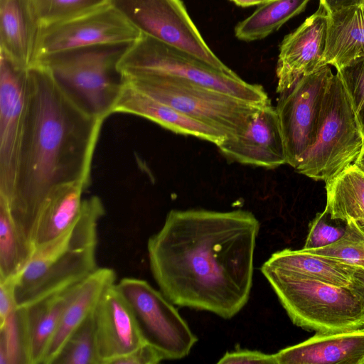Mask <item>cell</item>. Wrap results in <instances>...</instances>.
I'll list each match as a JSON object with an SVG mask.
<instances>
[{"mask_svg": "<svg viewBox=\"0 0 364 364\" xmlns=\"http://www.w3.org/2000/svg\"><path fill=\"white\" fill-rule=\"evenodd\" d=\"M259 223L244 210H171L147 242L150 269L173 304L236 315L247 303Z\"/></svg>", "mask_w": 364, "mask_h": 364, "instance_id": "1", "label": "cell"}, {"mask_svg": "<svg viewBox=\"0 0 364 364\" xmlns=\"http://www.w3.org/2000/svg\"><path fill=\"white\" fill-rule=\"evenodd\" d=\"M104 120L86 109L44 66L28 70L24 130L14 193L3 200L21 240L34 248L38 218L60 186L91 184Z\"/></svg>", "mask_w": 364, "mask_h": 364, "instance_id": "2", "label": "cell"}, {"mask_svg": "<svg viewBox=\"0 0 364 364\" xmlns=\"http://www.w3.org/2000/svg\"><path fill=\"white\" fill-rule=\"evenodd\" d=\"M105 213L98 196L83 199L73 225L53 241L35 250L26 266L14 278L16 308L82 282L99 268L97 226Z\"/></svg>", "mask_w": 364, "mask_h": 364, "instance_id": "3", "label": "cell"}, {"mask_svg": "<svg viewBox=\"0 0 364 364\" xmlns=\"http://www.w3.org/2000/svg\"><path fill=\"white\" fill-rule=\"evenodd\" d=\"M261 272L297 326L316 332L363 327L364 311L348 287L328 284L265 262Z\"/></svg>", "mask_w": 364, "mask_h": 364, "instance_id": "4", "label": "cell"}, {"mask_svg": "<svg viewBox=\"0 0 364 364\" xmlns=\"http://www.w3.org/2000/svg\"><path fill=\"white\" fill-rule=\"evenodd\" d=\"M132 43L65 50L43 56L35 64L46 68L86 109L105 120L112 114L123 82L118 63Z\"/></svg>", "mask_w": 364, "mask_h": 364, "instance_id": "5", "label": "cell"}, {"mask_svg": "<svg viewBox=\"0 0 364 364\" xmlns=\"http://www.w3.org/2000/svg\"><path fill=\"white\" fill-rule=\"evenodd\" d=\"M122 80L143 75L180 78L264 105L271 103L264 87L237 74L218 70L200 60L145 35L133 42L117 65Z\"/></svg>", "mask_w": 364, "mask_h": 364, "instance_id": "6", "label": "cell"}, {"mask_svg": "<svg viewBox=\"0 0 364 364\" xmlns=\"http://www.w3.org/2000/svg\"><path fill=\"white\" fill-rule=\"evenodd\" d=\"M363 144L360 124L336 73L325 92L314 141L294 169L327 182L354 163Z\"/></svg>", "mask_w": 364, "mask_h": 364, "instance_id": "7", "label": "cell"}, {"mask_svg": "<svg viewBox=\"0 0 364 364\" xmlns=\"http://www.w3.org/2000/svg\"><path fill=\"white\" fill-rule=\"evenodd\" d=\"M123 81L226 137L242 130L250 116L263 106L180 78L143 75Z\"/></svg>", "mask_w": 364, "mask_h": 364, "instance_id": "8", "label": "cell"}, {"mask_svg": "<svg viewBox=\"0 0 364 364\" xmlns=\"http://www.w3.org/2000/svg\"><path fill=\"white\" fill-rule=\"evenodd\" d=\"M108 4L141 34L182 50L218 70L236 74L208 47L181 0H108Z\"/></svg>", "mask_w": 364, "mask_h": 364, "instance_id": "9", "label": "cell"}, {"mask_svg": "<svg viewBox=\"0 0 364 364\" xmlns=\"http://www.w3.org/2000/svg\"><path fill=\"white\" fill-rule=\"evenodd\" d=\"M116 287L129 305L146 343L164 360L188 355L198 338L161 291L134 277L122 278Z\"/></svg>", "mask_w": 364, "mask_h": 364, "instance_id": "10", "label": "cell"}, {"mask_svg": "<svg viewBox=\"0 0 364 364\" xmlns=\"http://www.w3.org/2000/svg\"><path fill=\"white\" fill-rule=\"evenodd\" d=\"M333 73L326 65L301 77L279 95L275 107L284 139L287 164L295 168L311 146L323 98Z\"/></svg>", "mask_w": 364, "mask_h": 364, "instance_id": "11", "label": "cell"}, {"mask_svg": "<svg viewBox=\"0 0 364 364\" xmlns=\"http://www.w3.org/2000/svg\"><path fill=\"white\" fill-rule=\"evenodd\" d=\"M141 35L107 4L75 18L41 26L35 63L43 56L65 50L101 44L133 43Z\"/></svg>", "mask_w": 364, "mask_h": 364, "instance_id": "12", "label": "cell"}, {"mask_svg": "<svg viewBox=\"0 0 364 364\" xmlns=\"http://www.w3.org/2000/svg\"><path fill=\"white\" fill-rule=\"evenodd\" d=\"M28 70L0 53V199L12 197L24 130Z\"/></svg>", "mask_w": 364, "mask_h": 364, "instance_id": "13", "label": "cell"}, {"mask_svg": "<svg viewBox=\"0 0 364 364\" xmlns=\"http://www.w3.org/2000/svg\"><path fill=\"white\" fill-rule=\"evenodd\" d=\"M228 160L266 168L287 164V154L276 107L261 106L237 134L218 146Z\"/></svg>", "mask_w": 364, "mask_h": 364, "instance_id": "14", "label": "cell"}, {"mask_svg": "<svg viewBox=\"0 0 364 364\" xmlns=\"http://www.w3.org/2000/svg\"><path fill=\"white\" fill-rule=\"evenodd\" d=\"M93 317L99 364H114L146 343L129 305L115 283L102 294Z\"/></svg>", "mask_w": 364, "mask_h": 364, "instance_id": "15", "label": "cell"}, {"mask_svg": "<svg viewBox=\"0 0 364 364\" xmlns=\"http://www.w3.org/2000/svg\"><path fill=\"white\" fill-rule=\"evenodd\" d=\"M327 16L319 4L315 13L282 40L276 68L278 94L289 91L301 77L323 66Z\"/></svg>", "mask_w": 364, "mask_h": 364, "instance_id": "16", "label": "cell"}, {"mask_svg": "<svg viewBox=\"0 0 364 364\" xmlns=\"http://www.w3.org/2000/svg\"><path fill=\"white\" fill-rule=\"evenodd\" d=\"M83 281L17 308L26 364H42L62 316Z\"/></svg>", "mask_w": 364, "mask_h": 364, "instance_id": "17", "label": "cell"}, {"mask_svg": "<svg viewBox=\"0 0 364 364\" xmlns=\"http://www.w3.org/2000/svg\"><path fill=\"white\" fill-rule=\"evenodd\" d=\"M124 113L147 119L176 134L191 136L217 146L225 139L221 132L189 117L123 81L112 114Z\"/></svg>", "mask_w": 364, "mask_h": 364, "instance_id": "18", "label": "cell"}, {"mask_svg": "<svg viewBox=\"0 0 364 364\" xmlns=\"http://www.w3.org/2000/svg\"><path fill=\"white\" fill-rule=\"evenodd\" d=\"M274 355L277 364H363L364 328L316 332Z\"/></svg>", "mask_w": 364, "mask_h": 364, "instance_id": "19", "label": "cell"}, {"mask_svg": "<svg viewBox=\"0 0 364 364\" xmlns=\"http://www.w3.org/2000/svg\"><path fill=\"white\" fill-rule=\"evenodd\" d=\"M41 28L29 0H0V53L16 66L33 65Z\"/></svg>", "mask_w": 364, "mask_h": 364, "instance_id": "20", "label": "cell"}, {"mask_svg": "<svg viewBox=\"0 0 364 364\" xmlns=\"http://www.w3.org/2000/svg\"><path fill=\"white\" fill-rule=\"evenodd\" d=\"M327 13L323 65L339 70L364 58V7L355 6Z\"/></svg>", "mask_w": 364, "mask_h": 364, "instance_id": "21", "label": "cell"}, {"mask_svg": "<svg viewBox=\"0 0 364 364\" xmlns=\"http://www.w3.org/2000/svg\"><path fill=\"white\" fill-rule=\"evenodd\" d=\"M115 279L116 273L112 269L99 267L82 282L76 296L62 316L42 364H53L68 338L93 311L105 289L114 284Z\"/></svg>", "mask_w": 364, "mask_h": 364, "instance_id": "22", "label": "cell"}, {"mask_svg": "<svg viewBox=\"0 0 364 364\" xmlns=\"http://www.w3.org/2000/svg\"><path fill=\"white\" fill-rule=\"evenodd\" d=\"M87 188L83 183L75 182L60 186L52 192L38 218L35 250L53 241L73 225L81 210L82 196Z\"/></svg>", "mask_w": 364, "mask_h": 364, "instance_id": "23", "label": "cell"}, {"mask_svg": "<svg viewBox=\"0 0 364 364\" xmlns=\"http://www.w3.org/2000/svg\"><path fill=\"white\" fill-rule=\"evenodd\" d=\"M266 264L336 287H348L354 267L301 250L274 252Z\"/></svg>", "mask_w": 364, "mask_h": 364, "instance_id": "24", "label": "cell"}, {"mask_svg": "<svg viewBox=\"0 0 364 364\" xmlns=\"http://www.w3.org/2000/svg\"><path fill=\"white\" fill-rule=\"evenodd\" d=\"M326 184L324 210L330 217L364 223V174L353 164Z\"/></svg>", "mask_w": 364, "mask_h": 364, "instance_id": "25", "label": "cell"}, {"mask_svg": "<svg viewBox=\"0 0 364 364\" xmlns=\"http://www.w3.org/2000/svg\"><path fill=\"white\" fill-rule=\"evenodd\" d=\"M311 0H274L260 5L235 28V37L243 41L261 40L287 21L302 13Z\"/></svg>", "mask_w": 364, "mask_h": 364, "instance_id": "26", "label": "cell"}, {"mask_svg": "<svg viewBox=\"0 0 364 364\" xmlns=\"http://www.w3.org/2000/svg\"><path fill=\"white\" fill-rule=\"evenodd\" d=\"M33 253L18 235L6 203L0 200V281L18 275Z\"/></svg>", "mask_w": 364, "mask_h": 364, "instance_id": "27", "label": "cell"}, {"mask_svg": "<svg viewBox=\"0 0 364 364\" xmlns=\"http://www.w3.org/2000/svg\"><path fill=\"white\" fill-rule=\"evenodd\" d=\"M303 250L324 256L353 267H364V223H346L343 235L333 243L318 249Z\"/></svg>", "mask_w": 364, "mask_h": 364, "instance_id": "28", "label": "cell"}, {"mask_svg": "<svg viewBox=\"0 0 364 364\" xmlns=\"http://www.w3.org/2000/svg\"><path fill=\"white\" fill-rule=\"evenodd\" d=\"M53 364H99L93 311L70 336Z\"/></svg>", "mask_w": 364, "mask_h": 364, "instance_id": "29", "label": "cell"}, {"mask_svg": "<svg viewBox=\"0 0 364 364\" xmlns=\"http://www.w3.org/2000/svg\"><path fill=\"white\" fill-rule=\"evenodd\" d=\"M29 1L41 26L75 18L108 4V0Z\"/></svg>", "mask_w": 364, "mask_h": 364, "instance_id": "30", "label": "cell"}, {"mask_svg": "<svg viewBox=\"0 0 364 364\" xmlns=\"http://www.w3.org/2000/svg\"><path fill=\"white\" fill-rule=\"evenodd\" d=\"M0 364H26L17 308L0 325Z\"/></svg>", "mask_w": 364, "mask_h": 364, "instance_id": "31", "label": "cell"}, {"mask_svg": "<svg viewBox=\"0 0 364 364\" xmlns=\"http://www.w3.org/2000/svg\"><path fill=\"white\" fill-rule=\"evenodd\" d=\"M346 227V223L332 219L325 210L317 213L309 225L303 249H318L333 243L343 235Z\"/></svg>", "mask_w": 364, "mask_h": 364, "instance_id": "32", "label": "cell"}, {"mask_svg": "<svg viewBox=\"0 0 364 364\" xmlns=\"http://www.w3.org/2000/svg\"><path fill=\"white\" fill-rule=\"evenodd\" d=\"M350 97L364 136V58L337 70Z\"/></svg>", "mask_w": 364, "mask_h": 364, "instance_id": "33", "label": "cell"}, {"mask_svg": "<svg viewBox=\"0 0 364 364\" xmlns=\"http://www.w3.org/2000/svg\"><path fill=\"white\" fill-rule=\"evenodd\" d=\"M218 363L277 364L274 354H267L252 350H238L232 352H227L218 361Z\"/></svg>", "mask_w": 364, "mask_h": 364, "instance_id": "34", "label": "cell"}, {"mask_svg": "<svg viewBox=\"0 0 364 364\" xmlns=\"http://www.w3.org/2000/svg\"><path fill=\"white\" fill-rule=\"evenodd\" d=\"M164 360L154 347L144 343L130 354L117 360L114 364H156Z\"/></svg>", "mask_w": 364, "mask_h": 364, "instance_id": "35", "label": "cell"}, {"mask_svg": "<svg viewBox=\"0 0 364 364\" xmlns=\"http://www.w3.org/2000/svg\"><path fill=\"white\" fill-rule=\"evenodd\" d=\"M14 286V278L0 281V325L16 309Z\"/></svg>", "mask_w": 364, "mask_h": 364, "instance_id": "36", "label": "cell"}, {"mask_svg": "<svg viewBox=\"0 0 364 364\" xmlns=\"http://www.w3.org/2000/svg\"><path fill=\"white\" fill-rule=\"evenodd\" d=\"M348 288L364 311V267H354Z\"/></svg>", "mask_w": 364, "mask_h": 364, "instance_id": "37", "label": "cell"}, {"mask_svg": "<svg viewBox=\"0 0 364 364\" xmlns=\"http://www.w3.org/2000/svg\"><path fill=\"white\" fill-rule=\"evenodd\" d=\"M363 0H319L327 12L339 10L344 8L362 5Z\"/></svg>", "mask_w": 364, "mask_h": 364, "instance_id": "38", "label": "cell"}, {"mask_svg": "<svg viewBox=\"0 0 364 364\" xmlns=\"http://www.w3.org/2000/svg\"><path fill=\"white\" fill-rule=\"evenodd\" d=\"M236 5L242 7H249L255 5H262L274 0H230Z\"/></svg>", "mask_w": 364, "mask_h": 364, "instance_id": "39", "label": "cell"}, {"mask_svg": "<svg viewBox=\"0 0 364 364\" xmlns=\"http://www.w3.org/2000/svg\"><path fill=\"white\" fill-rule=\"evenodd\" d=\"M353 164L364 174V144Z\"/></svg>", "mask_w": 364, "mask_h": 364, "instance_id": "40", "label": "cell"}, {"mask_svg": "<svg viewBox=\"0 0 364 364\" xmlns=\"http://www.w3.org/2000/svg\"><path fill=\"white\" fill-rule=\"evenodd\" d=\"M362 6L364 7V0L363 1Z\"/></svg>", "mask_w": 364, "mask_h": 364, "instance_id": "41", "label": "cell"}, {"mask_svg": "<svg viewBox=\"0 0 364 364\" xmlns=\"http://www.w3.org/2000/svg\"><path fill=\"white\" fill-rule=\"evenodd\" d=\"M362 328H364V326H363V327Z\"/></svg>", "mask_w": 364, "mask_h": 364, "instance_id": "42", "label": "cell"}, {"mask_svg": "<svg viewBox=\"0 0 364 364\" xmlns=\"http://www.w3.org/2000/svg\"><path fill=\"white\" fill-rule=\"evenodd\" d=\"M364 364V363H363Z\"/></svg>", "mask_w": 364, "mask_h": 364, "instance_id": "43", "label": "cell"}]
</instances>
